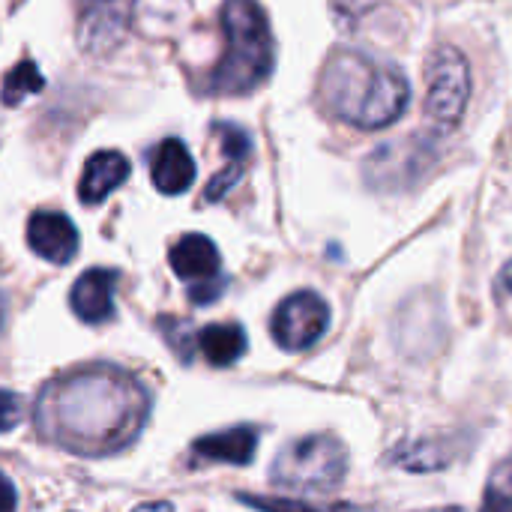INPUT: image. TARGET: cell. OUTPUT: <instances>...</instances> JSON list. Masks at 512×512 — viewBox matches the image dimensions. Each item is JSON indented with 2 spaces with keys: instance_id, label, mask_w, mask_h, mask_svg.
<instances>
[{
  "instance_id": "1",
  "label": "cell",
  "mask_w": 512,
  "mask_h": 512,
  "mask_svg": "<svg viewBox=\"0 0 512 512\" xmlns=\"http://www.w3.org/2000/svg\"><path fill=\"white\" fill-rule=\"evenodd\" d=\"M150 411L144 387L117 366H90L45 384L36 399V432L78 456H108L138 438Z\"/></svg>"
},
{
  "instance_id": "2",
  "label": "cell",
  "mask_w": 512,
  "mask_h": 512,
  "mask_svg": "<svg viewBox=\"0 0 512 512\" xmlns=\"http://www.w3.org/2000/svg\"><path fill=\"white\" fill-rule=\"evenodd\" d=\"M321 102L333 117L357 129H384L405 114L411 84L378 57L339 48L321 72Z\"/></svg>"
},
{
  "instance_id": "3",
  "label": "cell",
  "mask_w": 512,
  "mask_h": 512,
  "mask_svg": "<svg viewBox=\"0 0 512 512\" xmlns=\"http://www.w3.org/2000/svg\"><path fill=\"white\" fill-rule=\"evenodd\" d=\"M222 30L225 54L216 63L207 90L219 96L252 93L273 72V36L267 15L255 0H225Z\"/></svg>"
},
{
  "instance_id": "4",
  "label": "cell",
  "mask_w": 512,
  "mask_h": 512,
  "mask_svg": "<svg viewBox=\"0 0 512 512\" xmlns=\"http://www.w3.org/2000/svg\"><path fill=\"white\" fill-rule=\"evenodd\" d=\"M348 474V450L336 435H306L291 441L273 462L270 480L288 492H333Z\"/></svg>"
},
{
  "instance_id": "5",
  "label": "cell",
  "mask_w": 512,
  "mask_h": 512,
  "mask_svg": "<svg viewBox=\"0 0 512 512\" xmlns=\"http://www.w3.org/2000/svg\"><path fill=\"white\" fill-rule=\"evenodd\" d=\"M471 96V72L468 60L453 45L432 48L426 60V120L438 126L441 132H450L459 126Z\"/></svg>"
},
{
  "instance_id": "6",
  "label": "cell",
  "mask_w": 512,
  "mask_h": 512,
  "mask_svg": "<svg viewBox=\"0 0 512 512\" xmlns=\"http://www.w3.org/2000/svg\"><path fill=\"white\" fill-rule=\"evenodd\" d=\"M330 324V309L315 291H297L279 303L273 312V339L285 351L312 348Z\"/></svg>"
},
{
  "instance_id": "7",
  "label": "cell",
  "mask_w": 512,
  "mask_h": 512,
  "mask_svg": "<svg viewBox=\"0 0 512 512\" xmlns=\"http://www.w3.org/2000/svg\"><path fill=\"white\" fill-rule=\"evenodd\" d=\"M27 243L39 258L51 264H69L78 252V231L69 222V216L42 210L33 213L27 222Z\"/></svg>"
},
{
  "instance_id": "8",
  "label": "cell",
  "mask_w": 512,
  "mask_h": 512,
  "mask_svg": "<svg viewBox=\"0 0 512 512\" xmlns=\"http://www.w3.org/2000/svg\"><path fill=\"white\" fill-rule=\"evenodd\" d=\"M114 285H117V273L96 267L87 270L69 294L72 312L84 321V324H105L114 318Z\"/></svg>"
},
{
  "instance_id": "9",
  "label": "cell",
  "mask_w": 512,
  "mask_h": 512,
  "mask_svg": "<svg viewBox=\"0 0 512 512\" xmlns=\"http://www.w3.org/2000/svg\"><path fill=\"white\" fill-rule=\"evenodd\" d=\"M213 135L219 138V147L228 156V165L207 183V189H204V198L207 201H219V198H225L237 186V180L243 177V165H246V159L252 153L249 132L240 129V126H234V123H216L213 126Z\"/></svg>"
},
{
  "instance_id": "10",
  "label": "cell",
  "mask_w": 512,
  "mask_h": 512,
  "mask_svg": "<svg viewBox=\"0 0 512 512\" xmlns=\"http://www.w3.org/2000/svg\"><path fill=\"white\" fill-rule=\"evenodd\" d=\"M129 177V159L117 150H102L93 153L84 165L81 183H78V198L84 204H99L105 201L117 186H123Z\"/></svg>"
},
{
  "instance_id": "11",
  "label": "cell",
  "mask_w": 512,
  "mask_h": 512,
  "mask_svg": "<svg viewBox=\"0 0 512 512\" xmlns=\"http://www.w3.org/2000/svg\"><path fill=\"white\" fill-rule=\"evenodd\" d=\"M150 177H153V186L162 195H180V192H186L192 186V180H195V162H192L186 144L177 141V138L162 141L156 147V153H153Z\"/></svg>"
},
{
  "instance_id": "12",
  "label": "cell",
  "mask_w": 512,
  "mask_h": 512,
  "mask_svg": "<svg viewBox=\"0 0 512 512\" xmlns=\"http://www.w3.org/2000/svg\"><path fill=\"white\" fill-rule=\"evenodd\" d=\"M171 267L186 282H204L219 276V249L204 234H186L171 249Z\"/></svg>"
},
{
  "instance_id": "13",
  "label": "cell",
  "mask_w": 512,
  "mask_h": 512,
  "mask_svg": "<svg viewBox=\"0 0 512 512\" xmlns=\"http://www.w3.org/2000/svg\"><path fill=\"white\" fill-rule=\"evenodd\" d=\"M255 447H258V432L252 426H234L195 441V453L201 459L225 462V465H249L255 459Z\"/></svg>"
},
{
  "instance_id": "14",
  "label": "cell",
  "mask_w": 512,
  "mask_h": 512,
  "mask_svg": "<svg viewBox=\"0 0 512 512\" xmlns=\"http://www.w3.org/2000/svg\"><path fill=\"white\" fill-rule=\"evenodd\" d=\"M198 348L213 366H231L246 354V333L240 324H210L198 333Z\"/></svg>"
},
{
  "instance_id": "15",
  "label": "cell",
  "mask_w": 512,
  "mask_h": 512,
  "mask_svg": "<svg viewBox=\"0 0 512 512\" xmlns=\"http://www.w3.org/2000/svg\"><path fill=\"white\" fill-rule=\"evenodd\" d=\"M459 456L456 444L447 441H417V444H402L390 453V462H396L405 471H441Z\"/></svg>"
},
{
  "instance_id": "16",
  "label": "cell",
  "mask_w": 512,
  "mask_h": 512,
  "mask_svg": "<svg viewBox=\"0 0 512 512\" xmlns=\"http://www.w3.org/2000/svg\"><path fill=\"white\" fill-rule=\"evenodd\" d=\"M240 501L252 510L261 512H366L354 504H321V501H306V498H255V495H240Z\"/></svg>"
},
{
  "instance_id": "17",
  "label": "cell",
  "mask_w": 512,
  "mask_h": 512,
  "mask_svg": "<svg viewBox=\"0 0 512 512\" xmlns=\"http://www.w3.org/2000/svg\"><path fill=\"white\" fill-rule=\"evenodd\" d=\"M42 87H45V81H42L36 63H33V60H21V63H15V66L6 72L0 96H3V105H18L24 96L39 93Z\"/></svg>"
},
{
  "instance_id": "18",
  "label": "cell",
  "mask_w": 512,
  "mask_h": 512,
  "mask_svg": "<svg viewBox=\"0 0 512 512\" xmlns=\"http://www.w3.org/2000/svg\"><path fill=\"white\" fill-rule=\"evenodd\" d=\"M480 512H512V453L492 471Z\"/></svg>"
},
{
  "instance_id": "19",
  "label": "cell",
  "mask_w": 512,
  "mask_h": 512,
  "mask_svg": "<svg viewBox=\"0 0 512 512\" xmlns=\"http://www.w3.org/2000/svg\"><path fill=\"white\" fill-rule=\"evenodd\" d=\"M21 423V399L9 390H0V432H9Z\"/></svg>"
},
{
  "instance_id": "20",
  "label": "cell",
  "mask_w": 512,
  "mask_h": 512,
  "mask_svg": "<svg viewBox=\"0 0 512 512\" xmlns=\"http://www.w3.org/2000/svg\"><path fill=\"white\" fill-rule=\"evenodd\" d=\"M222 291H225V279H222V276H216V279H204V282H192V288H189V300H192V303H198V306H207V303H213Z\"/></svg>"
},
{
  "instance_id": "21",
  "label": "cell",
  "mask_w": 512,
  "mask_h": 512,
  "mask_svg": "<svg viewBox=\"0 0 512 512\" xmlns=\"http://www.w3.org/2000/svg\"><path fill=\"white\" fill-rule=\"evenodd\" d=\"M15 507H18L15 486H12V480L0 471V512H15Z\"/></svg>"
},
{
  "instance_id": "22",
  "label": "cell",
  "mask_w": 512,
  "mask_h": 512,
  "mask_svg": "<svg viewBox=\"0 0 512 512\" xmlns=\"http://www.w3.org/2000/svg\"><path fill=\"white\" fill-rule=\"evenodd\" d=\"M498 288L504 291V294H512V261L501 270V276H498Z\"/></svg>"
},
{
  "instance_id": "23",
  "label": "cell",
  "mask_w": 512,
  "mask_h": 512,
  "mask_svg": "<svg viewBox=\"0 0 512 512\" xmlns=\"http://www.w3.org/2000/svg\"><path fill=\"white\" fill-rule=\"evenodd\" d=\"M135 512H171L168 501H153V504H141Z\"/></svg>"
},
{
  "instance_id": "24",
  "label": "cell",
  "mask_w": 512,
  "mask_h": 512,
  "mask_svg": "<svg viewBox=\"0 0 512 512\" xmlns=\"http://www.w3.org/2000/svg\"><path fill=\"white\" fill-rule=\"evenodd\" d=\"M420 512H468V510H462V507H441V510H420Z\"/></svg>"
}]
</instances>
